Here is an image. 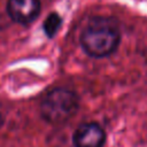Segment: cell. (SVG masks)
<instances>
[{
  "instance_id": "obj_1",
  "label": "cell",
  "mask_w": 147,
  "mask_h": 147,
  "mask_svg": "<svg viewBox=\"0 0 147 147\" xmlns=\"http://www.w3.org/2000/svg\"><path fill=\"white\" fill-rule=\"evenodd\" d=\"M121 41L118 23L113 17H92L80 36V45L84 52L95 59L107 57L115 53Z\"/></svg>"
},
{
  "instance_id": "obj_2",
  "label": "cell",
  "mask_w": 147,
  "mask_h": 147,
  "mask_svg": "<svg viewBox=\"0 0 147 147\" xmlns=\"http://www.w3.org/2000/svg\"><path fill=\"white\" fill-rule=\"evenodd\" d=\"M79 108L78 95L68 88L56 87L49 91L40 103L41 117L52 125H61L75 116Z\"/></svg>"
},
{
  "instance_id": "obj_3",
  "label": "cell",
  "mask_w": 147,
  "mask_h": 147,
  "mask_svg": "<svg viewBox=\"0 0 147 147\" xmlns=\"http://www.w3.org/2000/svg\"><path fill=\"white\" fill-rule=\"evenodd\" d=\"M106 138V132L101 125L95 122H88L76 129L72 142L75 147H103Z\"/></svg>"
},
{
  "instance_id": "obj_4",
  "label": "cell",
  "mask_w": 147,
  "mask_h": 147,
  "mask_svg": "<svg viewBox=\"0 0 147 147\" xmlns=\"http://www.w3.org/2000/svg\"><path fill=\"white\" fill-rule=\"evenodd\" d=\"M7 13L18 24L33 22L40 13V0H8Z\"/></svg>"
},
{
  "instance_id": "obj_5",
  "label": "cell",
  "mask_w": 147,
  "mask_h": 147,
  "mask_svg": "<svg viewBox=\"0 0 147 147\" xmlns=\"http://www.w3.org/2000/svg\"><path fill=\"white\" fill-rule=\"evenodd\" d=\"M61 25H62V17H61L57 13L53 11V13H51V14L46 17V20L44 21V23H42V29H44L45 34H46L48 38H53V37L59 32Z\"/></svg>"
},
{
  "instance_id": "obj_6",
  "label": "cell",
  "mask_w": 147,
  "mask_h": 147,
  "mask_svg": "<svg viewBox=\"0 0 147 147\" xmlns=\"http://www.w3.org/2000/svg\"><path fill=\"white\" fill-rule=\"evenodd\" d=\"M2 123H3V117H2V115L0 114V127H1V125H2Z\"/></svg>"
}]
</instances>
